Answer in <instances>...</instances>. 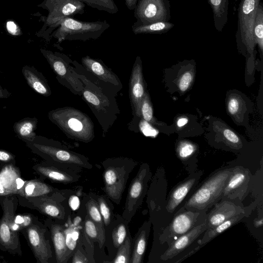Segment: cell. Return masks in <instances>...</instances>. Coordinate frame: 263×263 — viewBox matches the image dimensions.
Wrapping results in <instances>:
<instances>
[{"label":"cell","instance_id":"cell-1","mask_svg":"<svg viewBox=\"0 0 263 263\" xmlns=\"http://www.w3.org/2000/svg\"><path fill=\"white\" fill-rule=\"evenodd\" d=\"M74 71L83 84L80 96L95 116L104 137L120 112L116 97L92 83L83 74Z\"/></svg>","mask_w":263,"mask_h":263},{"label":"cell","instance_id":"cell-2","mask_svg":"<svg viewBox=\"0 0 263 263\" xmlns=\"http://www.w3.org/2000/svg\"><path fill=\"white\" fill-rule=\"evenodd\" d=\"M25 143L33 153L52 164L78 173L84 168L92 167L85 156L66 149L60 142L52 139L36 135L32 141Z\"/></svg>","mask_w":263,"mask_h":263},{"label":"cell","instance_id":"cell-3","mask_svg":"<svg viewBox=\"0 0 263 263\" xmlns=\"http://www.w3.org/2000/svg\"><path fill=\"white\" fill-rule=\"evenodd\" d=\"M49 120L68 138L88 143L95 138L94 124L85 113L71 107H64L48 112Z\"/></svg>","mask_w":263,"mask_h":263},{"label":"cell","instance_id":"cell-4","mask_svg":"<svg viewBox=\"0 0 263 263\" xmlns=\"http://www.w3.org/2000/svg\"><path fill=\"white\" fill-rule=\"evenodd\" d=\"M102 165L104 191L111 201L119 204L129 174L137 163L131 159L115 158L106 159Z\"/></svg>","mask_w":263,"mask_h":263},{"label":"cell","instance_id":"cell-5","mask_svg":"<svg viewBox=\"0 0 263 263\" xmlns=\"http://www.w3.org/2000/svg\"><path fill=\"white\" fill-rule=\"evenodd\" d=\"M74 70L84 75L90 81L108 93L116 97L122 89L119 77L101 60L86 55L81 64L76 61L71 63Z\"/></svg>","mask_w":263,"mask_h":263},{"label":"cell","instance_id":"cell-6","mask_svg":"<svg viewBox=\"0 0 263 263\" xmlns=\"http://www.w3.org/2000/svg\"><path fill=\"white\" fill-rule=\"evenodd\" d=\"M37 6L47 10L48 13L42 17L44 25L36 34L49 41L50 34L59 27L61 21L76 14H83L85 4L79 0H44Z\"/></svg>","mask_w":263,"mask_h":263},{"label":"cell","instance_id":"cell-7","mask_svg":"<svg viewBox=\"0 0 263 263\" xmlns=\"http://www.w3.org/2000/svg\"><path fill=\"white\" fill-rule=\"evenodd\" d=\"M109 27L106 20L83 22L71 17H66L61 21L60 26L52 32L50 37L57 39L59 43L65 40H97Z\"/></svg>","mask_w":263,"mask_h":263},{"label":"cell","instance_id":"cell-8","mask_svg":"<svg viewBox=\"0 0 263 263\" xmlns=\"http://www.w3.org/2000/svg\"><path fill=\"white\" fill-rule=\"evenodd\" d=\"M231 170L224 169L213 175L193 194L184 208L191 211H203L215 204L222 197Z\"/></svg>","mask_w":263,"mask_h":263},{"label":"cell","instance_id":"cell-9","mask_svg":"<svg viewBox=\"0 0 263 263\" xmlns=\"http://www.w3.org/2000/svg\"><path fill=\"white\" fill-rule=\"evenodd\" d=\"M3 215L0 219V250L11 254L22 255L19 233L11 229V221L15 214L18 200L16 195L0 197Z\"/></svg>","mask_w":263,"mask_h":263},{"label":"cell","instance_id":"cell-10","mask_svg":"<svg viewBox=\"0 0 263 263\" xmlns=\"http://www.w3.org/2000/svg\"><path fill=\"white\" fill-rule=\"evenodd\" d=\"M40 51L55 74L58 82L73 93L81 95L83 84L70 65L72 60L66 55L41 48Z\"/></svg>","mask_w":263,"mask_h":263},{"label":"cell","instance_id":"cell-11","mask_svg":"<svg viewBox=\"0 0 263 263\" xmlns=\"http://www.w3.org/2000/svg\"><path fill=\"white\" fill-rule=\"evenodd\" d=\"M25 238L37 263H50L53 254L49 239V230L37 218L20 232Z\"/></svg>","mask_w":263,"mask_h":263},{"label":"cell","instance_id":"cell-12","mask_svg":"<svg viewBox=\"0 0 263 263\" xmlns=\"http://www.w3.org/2000/svg\"><path fill=\"white\" fill-rule=\"evenodd\" d=\"M260 0H241L238 10L236 39L238 46L251 51L255 44L253 27Z\"/></svg>","mask_w":263,"mask_h":263},{"label":"cell","instance_id":"cell-13","mask_svg":"<svg viewBox=\"0 0 263 263\" xmlns=\"http://www.w3.org/2000/svg\"><path fill=\"white\" fill-rule=\"evenodd\" d=\"M150 177L148 165L146 163L142 164L128 189L124 211L121 216L127 223L130 222L142 203Z\"/></svg>","mask_w":263,"mask_h":263},{"label":"cell","instance_id":"cell-14","mask_svg":"<svg viewBox=\"0 0 263 263\" xmlns=\"http://www.w3.org/2000/svg\"><path fill=\"white\" fill-rule=\"evenodd\" d=\"M64 191H62L49 195L38 197H23L16 195L18 204L24 207L35 210L40 213L55 220H63L65 218L66 211L62 204L65 199Z\"/></svg>","mask_w":263,"mask_h":263},{"label":"cell","instance_id":"cell-15","mask_svg":"<svg viewBox=\"0 0 263 263\" xmlns=\"http://www.w3.org/2000/svg\"><path fill=\"white\" fill-rule=\"evenodd\" d=\"M134 15V26L147 25L158 22H167L171 18L168 0H139Z\"/></svg>","mask_w":263,"mask_h":263},{"label":"cell","instance_id":"cell-16","mask_svg":"<svg viewBox=\"0 0 263 263\" xmlns=\"http://www.w3.org/2000/svg\"><path fill=\"white\" fill-rule=\"evenodd\" d=\"M145 94L141 60L138 56L134 64L129 82V98L133 117H140V104Z\"/></svg>","mask_w":263,"mask_h":263},{"label":"cell","instance_id":"cell-17","mask_svg":"<svg viewBox=\"0 0 263 263\" xmlns=\"http://www.w3.org/2000/svg\"><path fill=\"white\" fill-rule=\"evenodd\" d=\"M41 179H48L53 182L69 184L77 182L81 176L78 173L47 162L36 164L32 167Z\"/></svg>","mask_w":263,"mask_h":263},{"label":"cell","instance_id":"cell-18","mask_svg":"<svg viewBox=\"0 0 263 263\" xmlns=\"http://www.w3.org/2000/svg\"><path fill=\"white\" fill-rule=\"evenodd\" d=\"M25 181L15 164H4L0 170V197L17 195Z\"/></svg>","mask_w":263,"mask_h":263},{"label":"cell","instance_id":"cell-19","mask_svg":"<svg viewBox=\"0 0 263 263\" xmlns=\"http://www.w3.org/2000/svg\"><path fill=\"white\" fill-rule=\"evenodd\" d=\"M249 172L241 166H236L231 170L224 187L223 196L233 198L244 194L250 181Z\"/></svg>","mask_w":263,"mask_h":263},{"label":"cell","instance_id":"cell-20","mask_svg":"<svg viewBox=\"0 0 263 263\" xmlns=\"http://www.w3.org/2000/svg\"><path fill=\"white\" fill-rule=\"evenodd\" d=\"M45 224L49 230L53 245L55 257L57 263H66L69 260L65 242V226L56 222L54 219L48 217Z\"/></svg>","mask_w":263,"mask_h":263},{"label":"cell","instance_id":"cell-21","mask_svg":"<svg viewBox=\"0 0 263 263\" xmlns=\"http://www.w3.org/2000/svg\"><path fill=\"white\" fill-rule=\"evenodd\" d=\"M245 213L241 206L232 202L224 201L216 203L207 216L205 221L206 230L212 229L232 217Z\"/></svg>","mask_w":263,"mask_h":263},{"label":"cell","instance_id":"cell-22","mask_svg":"<svg viewBox=\"0 0 263 263\" xmlns=\"http://www.w3.org/2000/svg\"><path fill=\"white\" fill-rule=\"evenodd\" d=\"M206 224L204 222L195 226L173 242L162 256L164 260L171 259L183 251L192 243L202 233L206 231Z\"/></svg>","mask_w":263,"mask_h":263},{"label":"cell","instance_id":"cell-23","mask_svg":"<svg viewBox=\"0 0 263 263\" xmlns=\"http://www.w3.org/2000/svg\"><path fill=\"white\" fill-rule=\"evenodd\" d=\"M22 72L28 85L34 91L44 97L51 95V90L47 79L34 66L25 65Z\"/></svg>","mask_w":263,"mask_h":263},{"label":"cell","instance_id":"cell-24","mask_svg":"<svg viewBox=\"0 0 263 263\" xmlns=\"http://www.w3.org/2000/svg\"><path fill=\"white\" fill-rule=\"evenodd\" d=\"M199 213L186 211L176 215L169 226L171 236L178 238L195 226Z\"/></svg>","mask_w":263,"mask_h":263},{"label":"cell","instance_id":"cell-25","mask_svg":"<svg viewBox=\"0 0 263 263\" xmlns=\"http://www.w3.org/2000/svg\"><path fill=\"white\" fill-rule=\"evenodd\" d=\"M150 230V222L145 221L139 229L133 240L130 263H142L145 252Z\"/></svg>","mask_w":263,"mask_h":263},{"label":"cell","instance_id":"cell-26","mask_svg":"<svg viewBox=\"0 0 263 263\" xmlns=\"http://www.w3.org/2000/svg\"><path fill=\"white\" fill-rule=\"evenodd\" d=\"M61 191L62 190L53 187L43 180L33 179L26 180L24 186L16 195L23 197H38L52 195Z\"/></svg>","mask_w":263,"mask_h":263},{"label":"cell","instance_id":"cell-27","mask_svg":"<svg viewBox=\"0 0 263 263\" xmlns=\"http://www.w3.org/2000/svg\"><path fill=\"white\" fill-rule=\"evenodd\" d=\"M38 120L36 117H26L14 123L13 129L17 137L25 143L32 141L36 136Z\"/></svg>","mask_w":263,"mask_h":263},{"label":"cell","instance_id":"cell-28","mask_svg":"<svg viewBox=\"0 0 263 263\" xmlns=\"http://www.w3.org/2000/svg\"><path fill=\"white\" fill-rule=\"evenodd\" d=\"M213 12L216 29L221 32L228 22L229 0H208Z\"/></svg>","mask_w":263,"mask_h":263},{"label":"cell","instance_id":"cell-29","mask_svg":"<svg viewBox=\"0 0 263 263\" xmlns=\"http://www.w3.org/2000/svg\"><path fill=\"white\" fill-rule=\"evenodd\" d=\"M196 182V178H192L178 185L171 194L166 209L169 212H173L182 201Z\"/></svg>","mask_w":263,"mask_h":263},{"label":"cell","instance_id":"cell-30","mask_svg":"<svg viewBox=\"0 0 263 263\" xmlns=\"http://www.w3.org/2000/svg\"><path fill=\"white\" fill-rule=\"evenodd\" d=\"M64 233L68 259L72 256L80 240V231L78 226L74 225L68 216L65 225Z\"/></svg>","mask_w":263,"mask_h":263},{"label":"cell","instance_id":"cell-31","mask_svg":"<svg viewBox=\"0 0 263 263\" xmlns=\"http://www.w3.org/2000/svg\"><path fill=\"white\" fill-rule=\"evenodd\" d=\"M175 26L167 22H158L147 25H132V31L135 34H161L168 32Z\"/></svg>","mask_w":263,"mask_h":263},{"label":"cell","instance_id":"cell-32","mask_svg":"<svg viewBox=\"0 0 263 263\" xmlns=\"http://www.w3.org/2000/svg\"><path fill=\"white\" fill-rule=\"evenodd\" d=\"M243 214H244L232 217L212 229L206 230L204 235L202 239L199 240L198 243L202 246L208 243L220 234L238 223L243 217Z\"/></svg>","mask_w":263,"mask_h":263},{"label":"cell","instance_id":"cell-33","mask_svg":"<svg viewBox=\"0 0 263 263\" xmlns=\"http://www.w3.org/2000/svg\"><path fill=\"white\" fill-rule=\"evenodd\" d=\"M87 215L96 224L103 241H105V230L103 220L97 201L90 197L86 203Z\"/></svg>","mask_w":263,"mask_h":263},{"label":"cell","instance_id":"cell-34","mask_svg":"<svg viewBox=\"0 0 263 263\" xmlns=\"http://www.w3.org/2000/svg\"><path fill=\"white\" fill-rule=\"evenodd\" d=\"M255 44H257L261 51L263 49V6L259 3L256 12L253 27Z\"/></svg>","mask_w":263,"mask_h":263},{"label":"cell","instance_id":"cell-35","mask_svg":"<svg viewBox=\"0 0 263 263\" xmlns=\"http://www.w3.org/2000/svg\"><path fill=\"white\" fill-rule=\"evenodd\" d=\"M133 239L129 232L124 242L117 248V252L112 262L130 263Z\"/></svg>","mask_w":263,"mask_h":263},{"label":"cell","instance_id":"cell-36","mask_svg":"<svg viewBox=\"0 0 263 263\" xmlns=\"http://www.w3.org/2000/svg\"><path fill=\"white\" fill-rule=\"evenodd\" d=\"M84 234L86 238H88V240L93 246L94 242H98L100 248H102L104 244V242L102 239L99 230L96 224L93 221L86 215L84 221Z\"/></svg>","mask_w":263,"mask_h":263},{"label":"cell","instance_id":"cell-37","mask_svg":"<svg viewBox=\"0 0 263 263\" xmlns=\"http://www.w3.org/2000/svg\"><path fill=\"white\" fill-rule=\"evenodd\" d=\"M37 218V217L30 213L15 214L11 221V229L13 232L19 233Z\"/></svg>","mask_w":263,"mask_h":263},{"label":"cell","instance_id":"cell-38","mask_svg":"<svg viewBox=\"0 0 263 263\" xmlns=\"http://www.w3.org/2000/svg\"><path fill=\"white\" fill-rule=\"evenodd\" d=\"M88 6L99 11L115 14L118 8L114 0H79Z\"/></svg>","mask_w":263,"mask_h":263},{"label":"cell","instance_id":"cell-39","mask_svg":"<svg viewBox=\"0 0 263 263\" xmlns=\"http://www.w3.org/2000/svg\"><path fill=\"white\" fill-rule=\"evenodd\" d=\"M127 223L122 217L121 222L112 230L111 237L112 243L117 249L124 242L128 233L129 232Z\"/></svg>","mask_w":263,"mask_h":263},{"label":"cell","instance_id":"cell-40","mask_svg":"<svg viewBox=\"0 0 263 263\" xmlns=\"http://www.w3.org/2000/svg\"><path fill=\"white\" fill-rule=\"evenodd\" d=\"M97 202L98 204L104 226L108 227L111 222V209L110 206L103 196L98 197Z\"/></svg>","mask_w":263,"mask_h":263},{"label":"cell","instance_id":"cell-41","mask_svg":"<svg viewBox=\"0 0 263 263\" xmlns=\"http://www.w3.org/2000/svg\"><path fill=\"white\" fill-rule=\"evenodd\" d=\"M140 117L144 120L150 123L153 119V110L152 106L150 102L148 96L147 94L144 95L140 104Z\"/></svg>","mask_w":263,"mask_h":263},{"label":"cell","instance_id":"cell-42","mask_svg":"<svg viewBox=\"0 0 263 263\" xmlns=\"http://www.w3.org/2000/svg\"><path fill=\"white\" fill-rule=\"evenodd\" d=\"M138 123V130L146 137H156L158 134V131L154 128L147 121L144 120L141 117H133Z\"/></svg>","mask_w":263,"mask_h":263},{"label":"cell","instance_id":"cell-43","mask_svg":"<svg viewBox=\"0 0 263 263\" xmlns=\"http://www.w3.org/2000/svg\"><path fill=\"white\" fill-rule=\"evenodd\" d=\"M178 154L180 158L185 159L191 156L195 152L194 145L189 142H182L178 146Z\"/></svg>","mask_w":263,"mask_h":263},{"label":"cell","instance_id":"cell-44","mask_svg":"<svg viewBox=\"0 0 263 263\" xmlns=\"http://www.w3.org/2000/svg\"><path fill=\"white\" fill-rule=\"evenodd\" d=\"M81 240L78 243L76 250L72 255V263H88L90 261L88 260L84 250L82 247Z\"/></svg>","mask_w":263,"mask_h":263},{"label":"cell","instance_id":"cell-45","mask_svg":"<svg viewBox=\"0 0 263 263\" xmlns=\"http://www.w3.org/2000/svg\"><path fill=\"white\" fill-rule=\"evenodd\" d=\"M0 162L4 164H15V156L6 150L0 149Z\"/></svg>","mask_w":263,"mask_h":263},{"label":"cell","instance_id":"cell-46","mask_svg":"<svg viewBox=\"0 0 263 263\" xmlns=\"http://www.w3.org/2000/svg\"><path fill=\"white\" fill-rule=\"evenodd\" d=\"M192 80V75L190 72L184 73L179 82V87L181 91H185L189 87Z\"/></svg>","mask_w":263,"mask_h":263},{"label":"cell","instance_id":"cell-47","mask_svg":"<svg viewBox=\"0 0 263 263\" xmlns=\"http://www.w3.org/2000/svg\"><path fill=\"white\" fill-rule=\"evenodd\" d=\"M6 28L8 32L12 35L17 36L21 33L20 28L13 21H8L6 23Z\"/></svg>","mask_w":263,"mask_h":263},{"label":"cell","instance_id":"cell-48","mask_svg":"<svg viewBox=\"0 0 263 263\" xmlns=\"http://www.w3.org/2000/svg\"><path fill=\"white\" fill-rule=\"evenodd\" d=\"M224 137L232 143H238L239 139L238 136L232 130L229 129H226L223 132Z\"/></svg>","mask_w":263,"mask_h":263},{"label":"cell","instance_id":"cell-49","mask_svg":"<svg viewBox=\"0 0 263 263\" xmlns=\"http://www.w3.org/2000/svg\"><path fill=\"white\" fill-rule=\"evenodd\" d=\"M68 204L71 210H77L80 206V200L78 196L72 195L69 198Z\"/></svg>","mask_w":263,"mask_h":263},{"label":"cell","instance_id":"cell-50","mask_svg":"<svg viewBox=\"0 0 263 263\" xmlns=\"http://www.w3.org/2000/svg\"><path fill=\"white\" fill-rule=\"evenodd\" d=\"M228 110L230 114H236L239 108V102L235 98H231L228 102Z\"/></svg>","mask_w":263,"mask_h":263},{"label":"cell","instance_id":"cell-51","mask_svg":"<svg viewBox=\"0 0 263 263\" xmlns=\"http://www.w3.org/2000/svg\"><path fill=\"white\" fill-rule=\"evenodd\" d=\"M1 71L0 70V72ZM11 95V93L6 88H3L0 84V99H6Z\"/></svg>","mask_w":263,"mask_h":263},{"label":"cell","instance_id":"cell-52","mask_svg":"<svg viewBox=\"0 0 263 263\" xmlns=\"http://www.w3.org/2000/svg\"><path fill=\"white\" fill-rule=\"evenodd\" d=\"M127 8L130 10H134L139 0H124Z\"/></svg>","mask_w":263,"mask_h":263},{"label":"cell","instance_id":"cell-53","mask_svg":"<svg viewBox=\"0 0 263 263\" xmlns=\"http://www.w3.org/2000/svg\"><path fill=\"white\" fill-rule=\"evenodd\" d=\"M188 122V120L186 118H182L178 120L177 121V125L179 127H182L185 125Z\"/></svg>","mask_w":263,"mask_h":263},{"label":"cell","instance_id":"cell-54","mask_svg":"<svg viewBox=\"0 0 263 263\" xmlns=\"http://www.w3.org/2000/svg\"><path fill=\"white\" fill-rule=\"evenodd\" d=\"M263 220L262 218L255 220L254 221V225L255 228H259L262 226Z\"/></svg>","mask_w":263,"mask_h":263}]
</instances>
